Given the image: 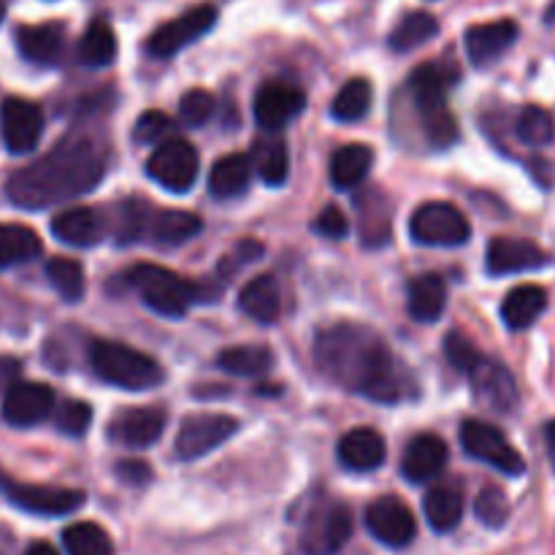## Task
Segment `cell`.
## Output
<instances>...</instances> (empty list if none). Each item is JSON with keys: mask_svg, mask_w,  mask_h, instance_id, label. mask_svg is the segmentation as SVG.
I'll list each match as a JSON object with an SVG mask.
<instances>
[{"mask_svg": "<svg viewBox=\"0 0 555 555\" xmlns=\"http://www.w3.org/2000/svg\"><path fill=\"white\" fill-rule=\"evenodd\" d=\"M92 423V410L85 401H65L57 410V428L65 437H85Z\"/></svg>", "mask_w": 555, "mask_h": 555, "instance_id": "cell-44", "label": "cell"}, {"mask_svg": "<svg viewBox=\"0 0 555 555\" xmlns=\"http://www.w3.org/2000/svg\"><path fill=\"white\" fill-rule=\"evenodd\" d=\"M215 25H217L215 5L209 3L195 5V9L184 11L182 16H177V20L157 27V30L146 38V52L157 60H168L173 57V54L182 52L184 47L198 41V38H204Z\"/></svg>", "mask_w": 555, "mask_h": 555, "instance_id": "cell-10", "label": "cell"}, {"mask_svg": "<svg viewBox=\"0 0 555 555\" xmlns=\"http://www.w3.org/2000/svg\"><path fill=\"white\" fill-rule=\"evenodd\" d=\"M63 547L68 555H112L114 545L106 531L95 524H74L63 531Z\"/></svg>", "mask_w": 555, "mask_h": 555, "instance_id": "cell-40", "label": "cell"}, {"mask_svg": "<svg viewBox=\"0 0 555 555\" xmlns=\"http://www.w3.org/2000/svg\"><path fill=\"white\" fill-rule=\"evenodd\" d=\"M171 119L163 112H146L141 114L139 122L133 128V141L135 144H157V141H168V133H171Z\"/></svg>", "mask_w": 555, "mask_h": 555, "instance_id": "cell-45", "label": "cell"}, {"mask_svg": "<svg viewBox=\"0 0 555 555\" xmlns=\"http://www.w3.org/2000/svg\"><path fill=\"white\" fill-rule=\"evenodd\" d=\"M437 33H439L437 16L428 14V11H410V14L401 16L399 25L393 27L388 43L393 52H412V49L431 41Z\"/></svg>", "mask_w": 555, "mask_h": 555, "instance_id": "cell-34", "label": "cell"}, {"mask_svg": "<svg viewBox=\"0 0 555 555\" xmlns=\"http://www.w3.org/2000/svg\"><path fill=\"white\" fill-rule=\"evenodd\" d=\"M125 280L130 282L135 293L141 296V301L152 309L160 318H184V312L190 309V304H195L201 298V291L195 285H190L188 280H182L173 271L163 269V266H135L128 271Z\"/></svg>", "mask_w": 555, "mask_h": 555, "instance_id": "cell-5", "label": "cell"}, {"mask_svg": "<svg viewBox=\"0 0 555 555\" xmlns=\"http://www.w3.org/2000/svg\"><path fill=\"white\" fill-rule=\"evenodd\" d=\"M215 108L217 103L211 92L190 90L184 92L182 101H179V117H182V122L188 125V128H201V125L209 122Z\"/></svg>", "mask_w": 555, "mask_h": 555, "instance_id": "cell-41", "label": "cell"}, {"mask_svg": "<svg viewBox=\"0 0 555 555\" xmlns=\"http://www.w3.org/2000/svg\"><path fill=\"white\" fill-rule=\"evenodd\" d=\"M448 307V285L439 274H421L412 280L406 309L417 323H437Z\"/></svg>", "mask_w": 555, "mask_h": 555, "instance_id": "cell-26", "label": "cell"}, {"mask_svg": "<svg viewBox=\"0 0 555 555\" xmlns=\"http://www.w3.org/2000/svg\"><path fill=\"white\" fill-rule=\"evenodd\" d=\"M366 529L374 540L388 547H406L417 534L415 515L396 496H383L369 504Z\"/></svg>", "mask_w": 555, "mask_h": 555, "instance_id": "cell-14", "label": "cell"}, {"mask_svg": "<svg viewBox=\"0 0 555 555\" xmlns=\"http://www.w3.org/2000/svg\"><path fill=\"white\" fill-rule=\"evenodd\" d=\"M25 555H60L49 542H36V545L27 547Z\"/></svg>", "mask_w": 555, "mask_h": 555, "instance_id": "cell-50", "label": "cell"}, {"mask_svg": "<svg viewBox=\"0 0 555 555\" xmlns=\"http://www.w3.org/2000/svg\"><path fill=\"white\" fill-rule=\"evenodd\" d=\"M117 472L122 475V480L139 482V486L150 480V466L141 464V461H125V464L117 466Z\"/></svg>", "mask_w": 555, "mask_h": 555, "instance_id": "cell-47", "label": "cell"}, {"mask_svg": "<svg viewBox=\"0 0 555 555\" xmlns=\"http://www.w3.org/2000/svg\"><path fill=\"white\" fill-rule=\"evenodd\" d=\"M374 166V152L366 144H347L331 157V182L336 190H352L369 177Z\"/></svg>", "mask_w": 555, "mask_h": 555, "instance_id": "cell-31", "label": "cell"}, {"mask_svg": "<svg viewBox=\"0 0 555 555\" xmlns=\"http://www.w3.org/2000/svg\"><path fill=\"white\" fill-rule=\"evenodd\" d=\"M545 22L547 25H555V0H551V5L545 9Z\"/></svg>", "mask_w": 555, "mask_h": 555, "instance_id": "cell-51", "label": "cell"}, {"mask_svg": "<svg viewBox=\"0 0 555 555\" xmlns=\"http://www.w3.org/2000/svg\"><path fill=\"white\" fill-rule=\"evenodd\" d=\"M43 135V112L25 98H5L3 141L11 155H25L38 146Z\"/></svg>", "mask_w": 555, "mask_h": 555, "instance_id": "cell-18", "label": "cell"}, {"mask_svg": "<svg viewBox=\"0 0 555 555\" xmlns=\"http://www.w3.org/2000/svg\"><path fill=\"white\" fill-rule=\"evenodd\" d=\"M5 11H9V0H0V22L5 20Z\"/></svg>", "mask_w": 555, "mask_h": 555, "instance_id": "cell-52", "label": "cell"}, {"mask_svg": "<svg viewBox=\"0 0 555 555\" xmlns=\"http://www.w3.org/2000/svg\"><path fill=\"white\" fill-rule=\"evenodd\" d=\"M469 379L472 388H475V399L488 410L507 415L518 406V385H515V377L504 363L482 356L469 372Z\"/></svg>", "mask_w": 555, "mask_h": 555, "instance_id": "cell-15", "label": "cell"}, {"mask_svg": "<svg viewBox=\"0 0 555 555\" xmlns=\"http://www.w3.org/2000/svg\"><path fill=\"white\" fill-rule=\"evenodd\" d=\"M54 410V390L41 383H14L5 390L3 421L14 428H30Z\"/></svg>", "mask_w": 555, "mask_h": 555, "instance_id": "cell-19", "label": "cell"}, {"mask_svg": "<svg viewBox=\"0 0 555 555\" xmlns=\"http://www.w3.org/2000/svg\"><path fill=\"white\" fill-rule=\"evenodd\" d=\"M90 363L103 383L122 390H152L166 377L155 358L119 341H95L90 350Z\"/></svg>", "mask_w": 555, "mask_h": 555, "instance_id": "cell-4", "label": "cell"}, {"mask_svg": "<svg viewBox=\"0 0 555 555\" xmlns=\"http://www.w3.org/2000/svg\"><path fill=\"white\" fill-rule=\"evenodd\" d=\"M423 513H426L428 526L439 534H448L464 518V496H461L459 488L450 486H437L426 493L423 499Z\"/></svg>", "mask_w": 555, "mask_h": 555, "instance_id": "cell-32", "label": "cell"}, {"mask_svg": "<svg viewBox=\"0 0 555 555\" xmlns=\"http://www.w3.org/2000/svg\"><path fill=\"white\" fill-rule=\"evenodd\" d=\"M108 150L87 130L74 128L43 157L11 173L5 195L22 209H49L79 198L106 177Z\"/></svg>", "mask_w": 555, "mask_h": 555, "instance_id": "cell-2", "label": "cell"}, {"mask_svg": "<svg viewBox=\"0 0 555 555\" xmlns=\"http://www.w3.org/2000/svg\"><path fill=\"white\" fill-rule=\"evenodd\" d=\"M314 363L331 383L377 404H396L415 393L410 372L401 369L388 341L366 325L339 323L320 331Z\"/></svg>", "mask_w": 555, "mask_h": 555, "instance_id": "cell-1", "label": "cell"}, {"mask_svg": "<svg viewBox=\"0 0 555 555\" xmlns=\"http://www.w3.org/2000/svg\"><path fill=\"white\" fill-rule=\"evenodd\" d=\"M547 263H551V255L537 247L534 242H529V238L499 236L488 244L486 266L488 274L493 276L524 274V271L545 269Z\"/></svg>", "mask_w": 555, "mask_h": 555, "instance_id": "cell-16", "label": "cell"}, {"mask_svg": "<svg viewBox=\"0 0 555 555\" xmlns=\"http://www.w3.org/2000/svg\"><path fill=\"white\" fill-rule=\"evenodd\" d=\"M520 27L518 22L513 20H496V22H486V25H472L466 30L464 43H466V54H469L472 65L477 68H488V65L496 63L499 57L513 49V43L518 41Z\"/></svg>", "mask_w": 555, "mask_h": 555, "instance_id": "cell-20", "label": "cell"}, {"mask_svg": "<svg viewBox=\"0 0 555 555\" xmlns=\"http://www.w3.org/2000/svg\"><path fill=\"white\" fill-rule=\"evenodd\" d=\"M547 309V293L540 285H520L507 293L502 304V320L509 331H526Z\"/></svg>", "mask_w": 555, "mask_h": 555, "instance_id": "cell-27", "label": "cell"}, {"mask_svg": "<svg viewBox=\"0 0 555 555\" xmlns=\"http://www.w3.org/2000/svg\"><path fill=\"white\" fill-rule=\"evenodd\" d=\"M47 280L54 291L60 293V298L68 304H76L85 298V269H81L76 260L70 258H52L47 263Z\"/></svg>", "mask_w": 555, "mask_h": 555, "instance_id": "cell-39", "label": "cell"}, {"mask_svg": "<svg viewBox=\"0 0 555 555\" xmlns=\"http://www.w3.org/2000/svg\"><path fill=\"white\" fill-rule=\"evenodd\" d=\"M314 231L323 233V236L328 238H345L347 231H350V222H347V217L341 215V209H336V206H325V209L318 215V220H314Z\"/></svg>", "mask_w": 555, "mask_h": 555, "instance_id": "cell-46", "label": "cell"}, {"mask_svg": "<svg viewBox=\"0 0 555 555\" xmlns=\"http://www.w3.org/2000/svg\"><path fill=\"white\" fill-rule=\"evenodd\" d=\"M201 171V157L190 141L168 139L157 144L152 157L146 160V173L152 182L160 184L168 193H188L195 184Z\"/></svg>", "mask_w": 555, "mask_h": 555, "instance_id": "cell-8", "label": "cell"}, {"mask_svg": "<svg viewBox=\"0 0 555 555\" xmlns=\"http://www.w3.org/2000/svg\"><path fill=\"white\" fill-rule=\"evenodd\" d=\"M475 513L480 518V524H486L488 529H502L509 518V504L499 488H486V491L477 496Z\"/></svg>", "mask_w": 555, "mask_h": 555, "instance_id": "cell-42", "label": "cell"}, {"mask_svg": "<svg viewBox=\"0 0 555 555\" xmlns=\"http://www.w3.org/2000/svg\"><path fill=\"white\" fill-rule=\"evenodd\" d=\"M461 444H464V450L472 459L493 466V469H499L502 475L520 477L526 472V461L520 459L518 450H515L513 444H509V439L504 437L496 426H491V423L477 421V417L464 421V426H461Z\"/></svg>", "mask_w": 555, "mask_h": 555, "instance_id": "cell-9", "label": "cell"}, {"mask_svg": "<svg viewBox=\"0 0 555 555\" xmlns=\"http://www.w3.org/2000/svg\"><path fill=\"white\" fill-rule=\"evenodd\" d=\"M515 133L524 141L526 146H534V150H542V146H551L555 141V119L547 108L542 106H526L524 112L518 114V122H515Z\"/></svg>", "mask_w": 555, "mask_h": 555, "instance_id": "cell-38", "label": "cell"}, {"mask_svg": "<svg viewBox=\"0 0 555 555\" xmlns=\"http://www.w3.org/2000/svg\"><path fill=\"white\" fill-rule=\"evenodd\" d=\"M16 49L27 63L54 65L60 63L65 49V27L57 22H43V25H22L16 30Z\"/></svg>", "mask_w": 555, "mask_h": 555, "instance_id": "cell-22", "label": "cell"}, {"mask_svg": "<svg viewBox=\"0 0 555 555\" xmlns=\"http://www.w3.org/2000/svg\"><path fill=\"white\" fill-rule=\"evenodd\" d=\"M545 448H547V459H551V466L555 472V421H551L545 426Z\"/></svg>", "mask_w": 555, "mask_h": 555, "instance_id": "cell-49", "label": "cell"}, {"mask_svg": "<svg viewBox=\"0 0 555 555\" xmlns=\"http://www.w3.org/2000/svg\"><path fill=\"white\" fill-rule=\"evenodd\" d=\"M372 85L366 79H350L336 92L334 103H331V117L339 122H358L372 108Z\"/></svg>", "mask_w": 555, "mask_h": 555, "instance_id": "cell-37", "label": "cell"}, {"mask_svg": "<svg viewBox=\"0 0 555 555\" xmlns=\"http://www.w3.org/2000/svg\"><path fill=\"white\" fill-rule=\"evenodd\" d=\"M304 106H307V95H304L301 87L291 85V81H266L253 103L255 122L266 133H276L285 125H291L304 112Z\"/></svg>", "mask_w": 555, "mask_h": 555, "instance_id": "cell-13", "label": "cell"}, {"mask_svg": "<svg viewBox=\"0 0 555 555\" xmlns=\"http://www.w3.org/2000/svg\"><path fill=\"white\" fill-rule=\"evenodd\" d=\"M201 228H204V222H201V217L193 215V211H157L150 222V238L157 247H179V244L198 236Z\"/></svg>", "mask_w": 555, "mask_h": 555, "instance_id": "cell-30", "label": "cell"}, {"mask_svg": "<svg viewBox=\"0 0 555 555\" xmlns=\"http://www.w3.org/2000/svg\"><path fill=\"white\" fill-rule=\"evenodd\" d=\"M336 453H339L341 466L350 472H374L385 464L388 448L374 428H352L339 439Z\"/></svg>", "mask_w": 555, "mask_h": 555, "instance_id": "cell-23", "label": "cell"}, {"mask_svg": "<svg viewBox=\"0 0 555 555\" xmlns=\"http://www.w3.org/2000/svg\"><path fill=\"white\" fill-rule=\"evenodd\" d=\"M238 431L231 415H193L179 426L177 455L182 461H195L225 444Z\"/></svg>", "mask_w": 555, "mask_h": 555, "instance_id": "cell-12", "label": "cell"}, {"mask_svg": "<svg viewBox=\"0 0 555 555\" xmlns=\"http://www.w3.org/2000/svg\"><path fill=\"white\" fill-rule=\"evenodd\" d=\"M274 366V352L263 345L231 347L220 352V369L233 377H260Z\"/></svg>", "mask_w": 555, "mask_h": 555, "instance_id": "cell-36", "label": "cell"}, {"mask_svg": "<svg viewBox=\"0 0 555 555\" xmlns=\"http://www.w3.org/2000/svg\"><path fill=\"white\" fill-rule=\"evenodd\" d=\"M52 233L57 242L68 244V247H95L103 242V220L95 215V209H68L52 220Z\"/></svg>", "mask_w": 555, "mask_h": 555, "instance_id": "cell-24", "label": "cell"}, {"mask_svg": "<svg viewBox=\"0 0 555 555\" xmlns=\"http://www.w3.org/2000/svg\"><path fill=\"white\" fill-rule=\"evenodd\" d=\"M43 249L41 238L27 225H0V269L27 263Z\"/></svg>", "mask_w": 555, "mask_h": 555, "instance_id": "cell-35", "label": "cell"}, {"mask_svg": "<svg viewBox=\"0 0 555 555\" xmlns=\"http://www.w3.org/2000/svg\"><path fill=\"white\" fill-rule=\"evenodd\" d=\"M0 491H3V496L9 499L14 507H20L22 513L43 515V518L70 515L85 504V493L81 491L49 486H25V482H14L3 475H0Z\"/></svg>", "mask_w": 555, "mask_h": 555, "instance_id": "cell-11", "label": "cell"}, {"mask_svg": "<svg viewBox=\"0 0 555 555\" xmlns=\"http://www.w3.org/2000/svg\"><path fill=\"white\" fill-rule=\"evenodd\" d=\"M253 173H258L269 188H280L285 184L287 171H291V155H287V144L276 133L260 135L253 144Z\"/></svg>", "mask_w": 555, "mask_h": 555, "instance_id": "cell-28", "label": "cell"}, {"mask_svg": "<svg viewBox=\"0 0 555 555\" xmlns=\"http://www.w3.org/2000/svg\"><path fill=\"white\" fill-rule=\"evenodd\" d=\"M448 444L437 434H417L404 450L401 459V475L410 482H428L448 466Z\"/></svg>", "mask_w": 555, "mask_h": 555, "instance_id": "cell-21", "label": "cell"}, {"mask_svg": "<svg viewBox=\"0 0 555 555\" xmlns=\"http://www.w3.org/2000/svg\"><path fill=\"white\" fill-rule=\"evenodd\" d=\"M448 70L439 63L421 65L410 76L412 101L421 114L428 144L437 146V150H448L459 141V122L448 106Z\"/></svg>", "mask_w": 555, "mask_h": 555, "instance_id": "cell-3", "label": "cell"}, {"mask_svg": "<svg viewBox=\"0 0 555 555\" xmlns=\"http://www.w3.org/2000/svg\"><path fill=\"white\" fill-rule=\"evenodd\" d=\"M238 309H242L249 320H255V323L274 325L282 312L280 285H276L274 276L263 274L249 280L247 285L242 287V293H238Z\"/></svg>", "mask_w": 555, "mask_h": 555, "instance_id": "cell-25", "label": "cell"}, {"mask_svg": "<svg viewBox=\"0 0 555 555\" xmlns=\"http://www.w3.org/2000/svg\"><path fill=\"white\" fill-rule=\"evenodd\" d=\"M117 57V36L106 20H92L79 41V60L87 68H106Z\"/></svg>", "mask_w": 555, "mask_h": 555, "instance_id": "cell-33", "label": "cell"}, {"mask_svg": "<svg viewBox=\"0 0 555 555\" xmlns=\"http://www.w3.org/2000/svg\"><path fill=\"white\" fill-rule=\"evenodd\" d=\"M163 431H166V412L157 406H130V410L117 412L108 426L112 442L133 450L152 448L163 437Z\"/></svg>", "mask_w": 555, "mask_h": 555, "instance_id": "cell-17", "label": "cell"}, {"mask_svg": "<svg viewBox=\"0 0 555 555\" xmlns=\"http://www.w3.org/2000/svg\"><path fill=\"white\" fill-rule=\"evenodd\" d=\"M20 377V363L11 358H0V388H11Z\"/></svg>", "mask_w": 555, "mask_h": 555, "instance_id": "cell-48", "label": "cell"}, {"mask_svg": "<svg viewBox=\"0 0 555 555\" xmlns=\"http://www.w3.org/2000/svg\"><path fill=\"white\" fill-rule=\"evenodd\" d=\"M410 233L423 247H461L469 242L472 225L464 211L453 204L431 201L412 215Z\"/></svg>", "mask_w": 555, "mask_h": 555, "instance_id": "cell-7", "label": "cell"}, {"mask_svg": "<svg viewBox=\"0 0 555 555\" xmlns=\"http://www.w3.org/2000/svg\"><path fill=\"white\" fill-rule=\"evenodd\" d=\"M352 537V513L347 504L320 499L304 518L298 545L304 555H336Z\"/></svg>", "mask_w": 555, "mask_h": 555, "instance_id": "cell-6", "label": "cell"}, {"mask_svg": "<svg viewBox=\"0 0 555 555\" xmlns=\"http://www.w3.org/2000/svg\"><path fill=\"white\" fill-rule=\"evenodd\" d=\"M444 356H448L450 366L459 369V372L469 374L472 369H475V363L480 361V350H477L475 345H472V339H466L461 331H450L448 336H444Z\"/></svg>", "mask_w": 555, "mask_h": 555, "instance_id": "cell-43", "label": "cell"}, {"mask_svg": "<svg viewBox=\"0 0 555 555\" xmlns=\"http://www.w3.org/2000/svg\"><path fill=\"white\" fill-rule=\"evenodd\" d=\"M253 182V163L247 155H225L209 173V193L217 201H231L247 193Z\"/></svg>", "mask_w": 555, "mask_h": 555, "instance_id": "cell-29", "label": "cell"}]
</instances>
